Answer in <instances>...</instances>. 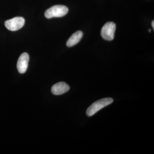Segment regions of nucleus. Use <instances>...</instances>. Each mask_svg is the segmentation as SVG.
Masks as SVG:
<instances>
[{"instance_id":"nucleus-1","label":"nucleus","mask_w":154,"mask_h":154,"mask_svg":"<svg viewBox=\"0 0 154 154\" xmlns=\"http://www.w3.org/2000/svg\"><path fill=\"white\" fill-rule=\"evenodd\" d=\"M113 99L111 98H104L98 100L91 105L86 111L88 116H91L106 106L113 103Z\"/></svg>"},{"instance_id":"nucleus-2","label":"nucleus","mask_w":154,"mask_h":154,"mask_svg":"<svg viewBox=\"0 0 154 154\" xmlns=\"http://www.w3.org/2000/svg\"><path fill=\"white\" fill-rule=\"evenodd\" d=\"M68 11V8L66 6L57 5L48 9L45 13V16L47 19H51L54 17H61L66 15Z\"/></svg>"},{"instance_id":"nucleus-3","label":"nucleus","mask_w":154,"mask_h":154,"mask_svg":"<svg viewBox=\"0 0 154 154\" xmlns=\"http://www.w3.org/2000/svg\"><path fill=\"white\" fill-rule=\"evenodd\" d=\"M116 28V26L114 22H107L101 30V34L102 38L108 41L113 40L114 38Z\"/></svg>"},{"instance_id":"nucleus-4","label":"nucleus","mask_w":154,"mask_h":154,"mask_svg":"<svg viewBox=\"0 0 154 154\" xmlns=\"http://www.w3.org/2000/svg\"><path fill=\"white\" fill-rule=\"evenodd\" d=\"M25 23V20L23 17H17L7 20L5 22V26L8 30L17 31L22 28Z\"/></svg>"},{"instance_id":"nucleus-5","label":"nucleus","mask_w":154,"mask_h":154,"mask_svg":"<svg viewBox=\"0 0 154 154\" xmlns=\"http://www.w3.org/2000/svg\"><path fill=\"white\" fill-rule=\"evenodd\" d=\"M29 61V56L27 53H23L20 56L17 63V69L20 73L24 74L26 72Z\"/></svg>"},{"instance_id":"nucleus-6","label":"nucleus","mask_w":154,"mask_h":154,"mask_svg":"<svg viewBox=\"0 0 154 154\" xmlns=\"http://www.w3.org/2000/svg\"><path fill=\"white\" fill-rule=\"evenodd\" d=\"M69 86L64 82H60L54 85L51 88V93L54 95L65 94L69 90Z\"/></svg>"},{"instance_id":"nucleus-7","label":"nucleus","mask_w":154,"mask_h":154,"mask_svg":"<svg viewBox=\"0 0 154 154\" xmlns=\"http://www.w3.org/2000/svg\"><path fill=\"white\" fill-rule=\"evenodd\" d=\"M83 36V33L82 31H78L75 32L67 41V46L69 47L74 46L79 42L81 39L82 38Z\"/></svg>"},{"instance_id":"nucleus-8","label":"nucleus","mask_w":154,"mask_h":154,"mask_svg":"<svg viewBox=\"0 0 154 154\" xmlns=\"http://www.w3.org/2000/svg\"><path fill=\"white\" fill-rule=\"evenodd\" d=\"M152 26L153 28L154 29V21H153L152 22Z\"/></svg>"},{"instance_id":"nucleus-9","label":"nucleus","mask_w":154,"mask_h":154,"mask_svg":"<svg viewBox=\"0 0 154 154\" xmlns=\"http://www.w3.org/2000/svg\"><path fill=\"white\" fill-rule=\"evenodd\" d=\"M149 32H150L151 31V29H149Z\"/></svg>"}]
</instances>
